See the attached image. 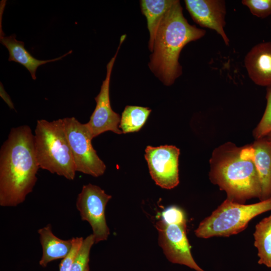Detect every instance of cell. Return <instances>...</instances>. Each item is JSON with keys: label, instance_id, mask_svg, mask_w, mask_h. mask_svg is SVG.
Masks as SVG:
<instances>
[{"label": "cell", "instance_id": "2e32d148", "mask_svg": "<svg viewBox=\"0 0 271 271\" xmlns=\"http://www.w3.org/2000/svg\"><path fill=\"white\" fill-rule=\"evenodd\" d=\"M176 0H142L140 5L143 14L147 21L150 32L149 47L153 52L157 33L165 15Z\"/></svg>", "mask_w": 271, "mask_h": 271}, {"label": "cell", "instance_id": "52a82bcc", "mask_svg": "<svg viewBox=\"0 0 271 271\" xmlns=\"http://www.w3.org/2000/svg\"><path fill=\"white\" fill-rule=\"evenodd\" d=\"M111 198V196L100 187L91 184L84 185L78 195L77 209L82 220L87 221L91 226L95 244L107 240L110 234L105 209Z\"/></svg>", "mask_w": 271, "mask_h": 271}, {"label": "cell", "instance_id": "9a60e30c", "mask_svg": "<svg viewBox=\"0 0 271 271\" xmlns=\"http://www.w3.org/2000/svg\"><path fill=\"white\" fill-rule=\"evenodd\" d=\"M38 232L42 248V255L39 264L46 267L50 262L63 259L71 251L74 244V237L68 240L60 239L52 232L51 224L39 229Z\"/></svg>", "mask_w": 271, "mask_h": 271}, {"label": "cell", "instance_id": "7a4b0ae2", "mask_svg": "<svg viewBox=\"0 0 271 271\" xmlns=\"http://www.w3.org/2000/svg\"><path fill=\"white\" fill-rule=\"evenodd\" d=\"M205 31L191 25L184 17L180 1L167 12L155 38L149 66L166 85L173 84L181 74L180 52L191 41L203 37Z\"/></svg>", "mask_w": 271, "mask_h": 271}, {"label": "cell", "instance_id": "ac0fdd59", "mask_svg": "<svg viewBox=\"0 0 271 271\" xmlns=\"http://www.w3.org/2000/svg\"><path fill=\"white\" fill-rule=\"evenodd\" d=\"M151 109L138 106H126L123 111L119 127L123 133L138 131L146 122Z\"/></svg>", "mask_w": 271, "mask_h": 271}, {"label": "cell", "instance_id": "7c38bea8", "mask_svg": "<svg viewBox=\"0 0 271 271\" xmlns=\"http://www.w3.org/2000/svg\"><path fill=\"white\" fill-rule=\"evenodd\" d=\"M240 156L254 164L261 186L260 201L270 198L271 143L263 138L256 139L252 144L241 147Z\"/></svg>", "mask_w": 271, "mask_h": 271}, {"label": "cell", "instance_id": "cb8c5ba5", "mask_svg": "<svg viewBox=\"0 0 271 271\" xmlns=\"http://www.w3.org/2000/svg\"><path fill=\"white\" fill-rule=\"evenodd\" d=\"M1 96L4 98L5 101L8 103L10 107H11V108H14V107L13 103L11 101V99H10L8 95H7L6 93L3 90L1 91Z\"/></svg>", "mask_w": 271, "mask_h": 271}, {"label": "cell", "instance_id": "ba28073f", "mask_svg": "<svg viewBox=\"0 0 271 271\" xmlns=\"http://www.w3.org/2000/svg\"><path fill=\"white\" fill-rule=\"evenodd\" d=\"M158 242L169 261L196 271H205L194 259L186 234V224H169L161 219L156 223Z\"/></svg>", "mask_w": 271, "mask_h": 271}, {"label": "cell", "instance_id": "30bf717a", "mask_svg": "<svg viewBox=\"0 0 271 271\" xmlns=\"http://www.w3.org/2000/svg\"><path fill=\"white\" fill-rule=\"evenodd\" d=\"M145 159L150 173L156 184L162 188L171 189L179 183L178 160L180 150L174 146L153 147L145 150Z\"/></svg>", "mask_w": 271, "mask_h": 271}, {"label": "cell", "instance_id": "6da1fadb", "mask_svg": "<svg viewBox=\"0 0 271 271\" xmlns=\"http://www.w3.org/2000/svg\"><path fill=\"white\" fill-rule=\"evenodd\" d=\"M39 168L30 127L12 128L0 151V205L23 203L33 190Z\"/></svg>", "mask_w": 271, "mask_h": 271}, {"label": "cell", "instance_id": "5b68a950", "mask_svg": "<svg viewBox=\"0 0 271 271\" xmlns=\"http://www.w3.org/2000/svg\"><path fill=\"white\" fill-rule=\"evenodd\" d=\"M271 210V197L259 202L245 204L225 200L195 230L198 237H229L244 230L257 215Z\"/></svg>", "mask_w": 271, "mask_h": 271}, {"label": "cell", "instance_id": "9c48e42d", "mask_svg": "<svg viewBox=\"0 0 271 271\" xmlns=\"http://www.w3.org/2000/svg\"><path fill=\"white\" fill-rule=\"evenodd\" d=\"M126 35L120 38V43L114 56L111 59L106 66V75L102 82L99 94L95 98L96 105L91 114L89 121L86 123L93 139L101 133L111 131L117 134H121L119 129L121 117L111 108L109 98V84L111 74L116 57L120 46L125 39Z\"/></svg>", "mask_w": 271, "mask_h": 271}, {"label": "cell", "instance_id": "7402d4cb", "mask_svg": "<svg viewBox=\"0 0 271 271\" xmlns=\"http://www.w3.org/2000/svg\"><path fill=\"white\" fill-rule=\"evenodd\" d=\"M161 219L169 224H186L184 211L179 207L172 206L166 208L161 213Z\"/></svg>", "mask_w": 271, "mask_h": 271}, {"label": "cell", "instance_id": "8fae6325", "mask_svg": "<svg viewBox=\"0 0 271 271\" xmlns=\"http://www.w3.org/2000/svg\"><path fill=\"white\" fill-rule=\"evenodd\" d=\"M186 8L193 20L200 26L215 31L229 46L224 30L226 7L222 0H185Z\"/></svg>", "mask_w": 271, "mask_h": 271}, {"label": "cell", "instance_id": "603a6c76", "mask_svg": "<svg viewBox=\"0 0 271 271\" xmlns=\"http://www.w3.org/2000/svg\"><path fill=\"white\" fill-rule=\"evenodd\" d=\"M82 237H74L73 247L69 253L62 260L59 265V271H69L72 262L83 241Z\"/></svg>", "mask_w": 271, "mask_h": 271}, {"label": "cell", "instance_id": "4fadbf2b", "mask_svg": "<svg viewBox=\"0 0 271 271\" xmlns=\"http://www.w3.org/2000/svg\"><path fill=\"white\" fill-rule=\"evenodd\" d=\"M244 65L255 84L271 87V42H262L253 46L245 57Z\"/></svg>", "mask_w": 271, "mask_h": 271}, {"label": "cell", "instance_id": "277c9868", "mask_svg": "<svg viewBox=\"0 0 271 271\" xmlns=\"http://www.w3.org/2000/svg\"><path fill=\"white\" fill-rule=\"evenodd\" d=\"M34 141L40 168L69 180L74 179L76 171L63 119L38 120Z\"/></svg>", "mask_w": 271, "mask_h": 271}, {"label": "cell", "instance_id": "5bb4252c", "mask_svg": "<svg viewBox=\"0 0 271 271\" xmlns=\"http://www.w3.org/2000/svg\"><path fill=\"white\" fill-rule=\"evenodd\" d=\"M0 41L9 52V61H14L24 66L29 71L33 79H36V72L37 68L41 65L52 62L62 59L63 57L71 53L72 50L66 54L55 59L46 60H40L33 57L25 48L24 43L16 39V35L9 36H5L0 27Z\"/></svg>", "mask_w": 271, "mask_h": 271}, {"label": "cell", "instance_id": "d4e9b609", "mask_svg": "<svg viewBox=\"0 0 271 271\" xmlns=\"http://www.w3.org/2000/svg\"><path fill=\"white\" fill-rule=\"evenodd\" d=\"M263 138L271 143V131Z\"/></svg>", "mask_w": 271, "mask_h": 271}, {"label": "cell", "instance_id": "d6986e66", "mask_svg": "<svg viewBox=\"0 0 271 271\" xmlns=\"http://www.w3.org/2000/svg\"><path fill=\"white\" fill-rule=\"evenodd\" d=\"M94 243V238L92 234L83 239L69 271H89L90 251Z\"/></svg>", "mask_w": 271, "mask_h": 271}, {"label": "cell", "instance_id": "ffe728a7", "mask_svg": "<svg viewBox=\"0 0 271 271\" xmlns=\"http://www.w3.org/2000/svg\"><path fill=\"white\" fill-rule=\"evenodd\" d=\"M266 107L260 121L253 131V136L258 139L264 137L271 131V87L267 88Z\"/></svg>", "mask_w": 271, "mask_h": 271}, {"label": "cell", "instance_id": "44dd1931", "mask_svg": "<svg viewBox=\"0 0 271 271\" xmlns=\"http://www.w3.org/2000/svg\"><path fill=\"white\" fill-rule=\"evenodd\" d=\"M241 3L256 17L264 18L271 15V0H243Z\"/></svg>", "mask_w": 271, "mask_h": 271}, {"label": "cell", "instance_id": "3957f363", "mask_svg": "<svg viewBox=\"0 0 271 271\" xmlns=\"http://www.w3.org/2000/svg\"><path fill=\"white\" fill-rule=\"evenodd\" d=\"M241 147L231 142L215 148L210 159L209 179L227 194V199L245 204L260 198L261 186L254 163L241 158Z\"/></svg>", "mask_w": 271, "mask_h": 271}, {"label": "cell", "instance_id": "8992f818", "mask_svg": "<svg viewBox=\"0 0 271 271\" xmlns=\"http://www.w3.org/2000/svg\"><path fill=\"white\" fill-rule=\"evenodd\" d=\"M63 119L76 172L95 177L102 176L106 166L92 145L93 138L86 124L74 117Z\"/></svg>", "mask_w": 271, "mask_h": 271}, {"label": "cell", "instance_id": "e0dca14e", "mask_svg": "<svg viewBox=\"0 0 271 271\" xmlns=\"http://www.w3.org/2000/svg\"><path fill=\"white\" fill-rule=\"evenodd\" d=\"M254 245L257 249L258 262L271 267V215L260 221L253 233Z\"/></svg>", "mask_w": 271, "mask_h": 271}]
</instances>
